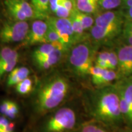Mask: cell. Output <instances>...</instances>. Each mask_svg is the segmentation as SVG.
<instances>
[{"instance_id":"cell-4","label":"cell","mask_w":132,"mask_h":132,"mask_svg":"<svg viewBox=\"0 0 132 132\" xmlns=\"http://www.w3.org/2000/svg\"><path fill=\"white\" fill-rule=\"evenodd\" d=\"M37 132H72L85 120L73 107L61 106L45 116Z\"/></svg>"},{"instance_id":"cell-12","label":"cell","mask_w":132,"mask_h":132,"mask_svg":"<svg viewBox=\"0 0 132 132\" xmlns=\"http://www.w3.org/2000/svg\"><path fill=\"white\" fill-rule=\"evenodd\" d=\"M48 28V26L46 21L41 20L33 21L28 34L24 40L23 41L21 45L30 46L38 44H46L45 36Z\"/></svg>"},{"instance_id":"cell-2","label":"cell","mask_w":132,"mask_h":132,"mask_svg":"<svg viewBox=\"0 0 132 132\" xmlns=\"http://www.w3.org/2000/svg\"><path fill=\"white\" fill-rule=\"evenodd\" d=\"M71 90L70 81L60 74L45 78L36 88L32 100L33 112L44 117L56 109L69 97Z\"/></svg>"},{"instance_id":"cell-22","label":"cell","mask_w":132,"mask_h":132,"mask_svg":"<svg viewBox=\"0 0 132 132\" xmlns=\"http://www.w3.org/2000/svg\"><path fill=\"white\" fill-rule=\"evenodd\" d=\"M15 87L16 92L18 94L20 95H27L32 91L33 81L31 78L28 77L19 82Z\"/></svg>"},{"instance_id":"cell-30","label":"cell","mask_w":132,"mask_h":132,"mask_svg":"<svg viewBox=\"0 0 132 132\" xmlns=\"http://www.w3.org/2000/svg\"><path fill=\"white\" fill-rule=\"evenodd\" d=\"M59 4L62 5L64 7H65L68 11H70L72 14L77 9L75 1H72V0H61Z\"/></svg>"},{"instance_id":"cell-5","label":"cell","mask_w":132,"mask_h":132,"mask_svg":"<svg viewBox=\"0 0 132 132\" xmlns=\"http://www.w3.org/2000/svg\"><path fill=\"white\" fill-rule=\"evenodd\" d=\"M98 47L90 38L77 43L69 50L68 65L76 77L81 79L89 76V71L94 64Z\"/></svg>"},{"instance_id":"cell-26","label":"cell","mask_w":132,"mask_h":132,"mask_svg":"<svg viewBox=\"0 0 132 132\" xmlns=\"http://www.w3.org/2000/svg\"><path fill=\"white\" fill-rule=\"evenodd\" d=\"M119 9L125 19L132 20V0H122V4Z\"/></svg>"},{"instance_id":"cell-35","label":"cell","mask_w":132,"mask_h":132,"mask_svg":"<svg viewBox=\"0 0 132 132\" xmlns=\"http://www.w3.org/2000/svg\"><path fill=\"white\" fill-rule=\"evenodd\" d=\"M9 123V119L4 116H0V131L3 130Z\"/></svg>"},{"instance_id":"cell-29","label":"cell","mask_w":132,"mask_h":132,"mask_svg":"<svg viewBox=\"0 0 132 132\" xmlns=\"http://www.w3.org/2000/svg\"><path fill=\"white\" fill-rule=\"evenodd\" d=\"M56 17L61 19H69L72 13L68 11L65 7H64L61 4H59L55 12Z\"/></svg>"},{"instance_id":"cell-10","label":"cell","mask_w":132,"mask_h":132,"mask_svg":"<svg viewBox=\"0 0 132 132\" xmlns=\"http://www.w3.org/2000/svg\"><path fill=\"white\" fill-rule=\"evenodd\" d=\"M6 11L15 21H26L34 19L32 6L25 0H5Z\"/></svg>"},{"instance_id":"cell-16","label":"cell","mask_w":132,"mask_h":132,"mask_svg":"<svg viewBox=\"0 0 132 132\" xmlns=\"http://www.w3.org/2000/svg\"><path fill=\"white\" fill-rule=\"evenodd\" d=\"M30 71L27 67H16L10 72L7 80V87L15 86L16 85L28 77Z\"/></svg>"},{"instance_id":"cell-13","label":"cell","mask_w":132,"mask_h":132,"mask_svg":"<svg viewBox=\"0 0 132 132\" xmlns=\"http://www.w3.org/2000/svg\"><path fill=\"white\" fill-rule=\"evenodd\" d=\"M64 53L65 52L61 50L55 49L53 52L48 54L46 56L34 62L40 70H48L56 64L61 60Z\"/></svg>"},{"instance_id":"cell-21","label":"cell","mask_w":132,"mask_h":132,"mask_svg":"<svg viewBox=\"0 0 132 132\" xmlns=\"http://www.w3.org/2000/svg\"><path fill=\"white\" fill-rule=\"evenodd\" d=\"M72 14L80 21L85 31L90 29L94 24L95 20L91 16V15L81 12L77 9H76L72 13Z\"/></svg>"},{"instance_id":"cell-38","label":"cell","mask_w":132,"mask_h":132,"mask_svg":"<svg viewBox=\"0 0 132 132\" xmlns=\"http://www.w3.org/2000/svg\"><path fill=\"white\" fill-rule=\"evenodd\" d=\"M72 1H75V0H72Z\"/></svg>"},{"instance_id":"cell-17","label":"cell","mask_w":132,"mask_h":132,"mask_svg":"<svg viewBox=\"0 0 132 132\" xmlns=\"http://www.w3.org/2000/svg\"><path fill=\"white\" fill-rule=\"evenodd\" d=\"M76 8L81 12L91 15L99 9L98 0H75Z\"/></svg>"},{"instance_id":"cell-23","label":"cell","mask_w":132,"mask_h":132,"mask_svg":"<svg viewBox=\"0 0 132 132\" xmlns=\"http://www.w3.org/2000/svg\"><path fill=\"white\" fill-rule=\"evenodd\" d=\"M110 50H103L98 53L95 57L94 65L102 69H108Z\"/></svg>"},{"instance_id":"cell-14","label":"cell","mask_w":132,"mask_h":132,"mask_svg":"<svg viewBox=\"0 0 132 132\" xmlns=\"http://www.w3.org/2000/svg\"><path fill=\"white\" fill-rule=\"evenodd\" d=\"M106 125L96 120L88 119L83 122L72 132H114Z\"/></svg>"},{"instance_id":"cell-11","label":"cell","mask_w":132,"mask_h":132,"mask_svg":"<svg viewBox=\"0 0 132 132\" xmlns=\"http://www.w3.org/2000/svg\"><path fill=\"white\" fill-rule=\"evenodd\" d=\"M89 76L95 88L113 85L120 79L118 71L102 69L95 65L90 69Z\"/></svg>"},{"instance_id":"cell-34","label":"cell","mask_w":132,"mask_h":132,"mask_svg":"<svg viewBox=\"0 0 132 132\" xmlns=\"http://www.w3.org/2000/svg\"><path fill=\"white\" fill-rule=\"evenodd\" d=\"M61 0H50V8L51 12L55 14Z\"/></svg>"},{"instance_id":"cell-15","label":"cell","mask_w":132,"mask_h":132,"mask_svg":"<svg viewBox=\"0 0 132 132\" xmlns=\"http://www.w3.org/2000/svg\"><path fill=\"white\" fill-rule=\"evenodd\" d=\"M31 4L34 10V19L42 20L50 16V0H31Z\"/></svg>"},{"instance_id":"cell-3","label":"cell","mask_w":132,"mask_h":132,"mask_svg":"<svg viewBox=\"0 0 132 132\" xmlns=\"http://www.w3.org/2000/svg\"><path fill=\"white\" fill-rule=\"evenodd\" d=\"M124 21L125 18L119 9L98 14L90 29V40L98 47L102 45H113L122 33Z\"/></svg>"},{"instance_id":"cell-7","label":"cell","mask_w":132,"mask_h":132,"mask_svg":"<svg viewBox=\"0 0 132 132\" xmlns=\"http://www.w3.org/2000/svg\"><path fill=\"white\" fill-rule=\"evenodd\" d=\"M29 31V24L26 21L6 22L0 29V41L3 44L24 41Z\"/></svg>"},{"instance_id":"cell-9","label":"cell","mask_w":132,"mask_h":132,"mask_svg":"<svg viewBox=\"0 0 132 132\" xmlns=\"http://www.w3.org/2000/svg\"><path fill=\"white\" fill-rule=\"evenodd\" d=\"M118 57V72L120 79L132 77V47L118 40L114 48Z\"/></svg>"},{"instance_id":"cell-6","label":"cell","mask_w":132,"mask_h":132,"mask_svg":"<svg viewBox=\"0 0 132 132\" xmlns=\"http://www.w3.org/2000/svg\"><path fill=\"white\" fill-rule=\"evenodd\" d=\"M119 98L120 111L126 127L132 129V77L115 82Z\"/></svg>"},{"instance_id":"cell-1","label":"cell","mask_w":132,"mask_h":132,"mask_svg":"<svg viewBox=\"0 0 132 132\" xmlns=\"http://www.w3.org/2000/svg\"><path fill=\"white\" fill-rule=\"evenodd\" d=\"M83 106L88 119L100 122L115 131L126 127L114 83L86 90L83 95Z\"/></svg>"},{"instance_id":"cell-31","label":"cell","mask_w":132,"mask_h":132,"mask_svg":"<svg viewBox=\"0 0 132 132\" xmlns=\"http://www.w3.org/2000/svg\"><path fill=\"white\" fill-rule=\"evenodd\" d=\"M12 102V100H4L0 103V114L1 115L4 116L9 110Z\"/></svg>"},{"instance_id":"cell-37","label":"cell","mask_w":132,"mask_h":132,"mask_svg":"<svg viewBox=\"0 0 132 132\" xmlns=\"http://www.w3.org/2000/svg\"><path fill=\"white\" fill-rule=\"evenodd\" d=\"M0 132H6V131H0Z\"/></svg>"},{"instance_id":"cell-33","label":"cell","mask_w":132,"mask_h":132,"mask_svg":"<svg viewBox=\"0 0 132 132\" xmlns=\"http://www.w3.org/2000/svg\"><path fill=\"white\" fill-rule=\"evenodd\" d=\"M122 32H128L132 34V20L125 19Z\"/></svg>"},{"instance_id":"cell-25","label":"cell","mask_w":132,"mask_h":132,"mask_svg":"<svg viewBox=\"0 0 132 132\" xmlns=\"http://www.w3.org/2000/svg\"><path fill=\"white\" fill-rule=\"evenodd\" d=\"M48 28L47 33L45 36V42L46 44H54V43H61V44H64L63 41L61 39L60 36L57 34L54 29L52 26L48 24ZM66 47V46H65Z\"/></svg>"},{"instance_id":"cell-8","label":"cell","mask_w":132,"mask_h":132,"mask_svg":"<svg viewBox=\"0 0 132 132\" xmlns=\"http://www.w3.org/2000/svg\"><path fill=\"white\" fill-rule=\"evenodd\" d=\"M46 22L56 31L69 50L78 43L69 19H61L56 16H50L46 20Z\"/></svg>"},{"instance_id":"cell-19","label":"cell","mask_w":132,"mask_h":132,"mask_svg":"<svg viewBox=\"0 0 132 132\" xmlns=\"http://www.w3.org/2000/svg\"><path fill=\"white\" fill-rule=\"evenodd\" d=\"M56 47L53 44H44L39 47H37L32 52V58L33 61L39 60L46 56L48 54L53 52Z\"/></svg>"},{"instance_id":"cell-28","label":"cell","mask_w":132,"mask_h":132,"mask_svg":"<svg viewBox=\"0 0 132 132\" xmlns=\"http://www.w3.org/2000/svg\"><path fill=\"white\" fill-rule=\"evenodd\" d=\"M19 113L20 108L19 105L16 102L12 101L9 110H8L4 116L9 119H14L18 116Z\"/></svg>"},{"instance_id":"cell-36","label":"cell","mask_w":132,"mask_h":132,"mask_svg":"<svg viewBox=\"0 0 132 132\" xmlns=\"http://www.w3.org/2000/svg\"><path fill=\"white\" fill-rule=\"evenodd\" d=\"M114 132H132V129L127 127H123L122 128L116 130Z\"/></svg>"},{"instance_id":"cell-20","label":"cell","mask_w":132,"mask_h":132,"mask_svg":"<svg viewBox=\"0 0 132 132\" xmlns=\"http://www.w3.org/2000/svg\"><path fill=\"white\" fill-rule=\"evenodd\" d=\"M69 19L72 23V28H73L74 33H75L76 37L78 40V43L86 40L89 38L87 37V34L85 33V31L84 30L80 21L73 14H72Z\"/></svg>"},{"instance_id":"cell-24","label":"cell","mask_w":132,"mask_h":132,"mask_svg":"<svg viewBox=\"0 0 132 132\" xmlns=\"http://www.w3.org/2000/svg\"><path fill=\"white\" fill-rule=\"evenodd\" d=\"M122 4V0H98V7L102 11H114L120 8Z\"/></svg>"},{"instance_id":"cell-27","label":"cell","mask_w":132,"mask_h":132,"mask_svg":"<svg viewBox=\"0 0 132 132\" xmlns=\"http://www.w3.org/2000/svg\"><path fill=\"white\" fill-rule=\"evenodd\" d=\"M118 57L115 49L110 50V56L108 59V69L112 70H116L118 68Z\"/></svg>"},{"instance_id":"cell-32","label":"cell","mask_w":132,"mask_h":132,"mask_svg":"<svg viewBox=\"0 0 132 132\" xmlns=\"http://www.w3.org/2000/svg\"><path fill=\"white\" fill-rule=\"evenodd\" d=\"M119 40L123 44L132 47V34L128 32H122Z\"/></svg>"},{"instance_id":"cell-18","label":"cell","mask_w":132,"mask_h":132,"mask_svg":"<svg viewBox=\"0 0 132 132\" xmlns=\"http://www.w3.org/2000/svg\"><path fill=\"white\" fill-rule=\"evenodd\" d=\"M19 58V53L15 49L6 47L0 49V69L14 59Z\"/></svg>"}]
</instances>
